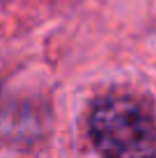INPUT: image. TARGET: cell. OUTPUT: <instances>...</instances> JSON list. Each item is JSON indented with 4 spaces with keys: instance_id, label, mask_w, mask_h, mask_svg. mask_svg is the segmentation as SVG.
Segmentation results:
<instances>
[{
    "instance_id": "6da1fadb",
    "label": "cell",
    "mask_w": 156,
    "mask_h": 158,
    "mask_svg": "<svg viewBox=\"0 0 156 158\" xmlns=\"http://www.w3.org/2000/svg\"><path fill=\"white\" fill-rule=\"evenodd\" d=\"M90 135L101 158H156V122L131 96H106L94 106Z\"/></svg>"
}]
</instances>
